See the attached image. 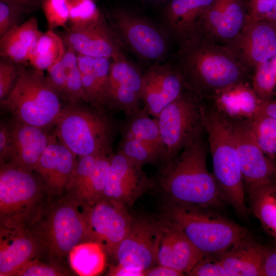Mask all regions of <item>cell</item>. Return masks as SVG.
I'll return each instance as SVG.
<instances>
[{
	"mask_svg": "<svg viewBox=\"0 0 276 276\" xmlns=\"http://www.w3.org/2000/svg\"><path fill=\"white\" fill-rule=\"evenodd\" d=\"M179 56L186 88L203 101L244 82L245 67L233 52L201 32L181 41Z\"/></svg>",
	"mask_w": 276,
	"mask_h": 276,
	"instance_id": "obj_1",
	"label": "cell"
},
{
	"mask_svg": "<svg viewBox=\"0 0 276 276\" xmlns=\"http://www.w3.org/2000/svg\"><path fill=\"white\" fill-rule=\"evenodd\" d=\"M208 142L203 137L157 168L154 188L165 201L220 209L224 201L213 173L208 169Z\"/></svg>",
	"mask_w": 276,
	"mask_h": 276,
	"instance_id": "obj_2",
	"label": "cell"
},
{
	"mask_svg": "<svg viewBox=\"0 0 276 276\" xmlns=\"http://www.w3.org/2000/svg\"><path fill=\"white\" fill-rule=\"evenodd\" d=\"M114 113L83 102L63 106L55 123V135L76 156H109L120 132Z\"/></svg>",
	"mask_w": 276,
	"mask_h": 276,
	"instance_id": "obj_3",
	"label": "cell"
},
{
	"mask_svg": "<svg viewBox=\"0 0 276 276\" xmlns=\"http://www.w3.org/2000/svg\"><path fill=\"white\" fill-rule=\"evenodd\" d=\"M159 218L181 231L205 255L220 256L248 235L245 227L210 207L164 200Z\"/></svg>",
	"mask_w": 276,
	"mask_h": 276,
	"instance_id": "obj_4",
	"label": "cell"
},
{
	"mask_svg": "<svg viewBox=\"0 0 276 276\" xmlns=\"http://www.w3.org/2000/svg\"><path fill=\"white\" fill-rule=\"evenodd\" d=\"M205 130L213 175L221 197L236 213L246 211L245 186L228 122L211 100L204 101Z\"/></svg>",
	"mask_w": 276,
	"mask_h": 276,
	"instance_id": "obj_5",
	"label": "cell"
},
{
	"mask_svg": "<svg viewBox=\"0 0 276 276\" xmlns=\"http://www.w3.org/2000/svg\"><path fill=\"white\" fill-rule=\"evenodd\" d=\"M28 229L54 259L65 258L76 245L88 241L83 208L67 196L43 204Z\"/></svg>",
	"mask_w": 276,
	"mask_h": 276,
	"instance_id": "obj_6",
	"label": "cell"
},
{
	"mask_svg": "<svg viewBox=\"0 0 276 276\" xmlns=\"http://www.w3.org/2000/svg\"><path fill=\"white\" fill-rule=\"evenodd\" d=\"M60 99L42 72L21 68L13 88L1 105L13 118L45 129L55 125L62 111Z\"/></svg>",
	"mask_w": 276,
	"mask_h": 276,
	"instance_id": "obj_7",
	"label": "cell"
},
{
	"mask_svg": "<svg viewBox=\"0 0 276 276\" xmlns=\"http://www.w3.org/2000/svg\"><path fill=\"white\" fill-rule=\"evenodd\" d=\"M44 191L40 179L32 172L10 164H1V226L28 228L43 205Z\"/></svg>",
	"mask_w": 276,
	"mask_h": 276,
	"instance_id": "obj_8",
	"label": "cell"
},
{
	"mask_svg": "<svg viewBox=\"0 0 276 276\" xmlns=\"http://www.w3.org/2000/svg\"><path fill=\"white\" fill-rule=\"evenodd\" d=\"M156 120L167 150L168 162L203 137L204 101L186 88L162 110Z\"/></svg>",
	"mask_w": 276,
	"mask_h": 276,
	"instance_id": "obj_9",
	"label": "cell"
},
{
	"mask_svg": "<svg viewBox=\"0 0 276 276\" xmlns=\"http://www.w3.org/2000/svg\"><path fill=\"white\" fill-rule=\"evenodd\" d=\"M88 241L99 243L106 255L114 256L127 235L132 217L124 204L103 198L90 205H82Z\"/></svg>",
	"mask_w": 276,
	"mask_h": 276,
	"instance_id": "obj_10",
	"label": "cell"
},
{
	"mask_svg": "<svg viewBox=\"0 0 276 276\" xmlns=\"http://www.w3.org/2000/svg\"><path fill=\"white\" fill-rule=\"evenodd\" d=\"M111 19L119 38L141 58L154 62L166 55L167 36L153 23L123 9L115 10Z\"/></svg>",
	"mask_w": 276,
	"mask_h": 276,
	"instance_id": "obj_11",
	"label": "cell"
},
{
	"mask_svg": "<svg viewBox=\"0 0 276 276\" xmlns=\"http://www.w3.org/2000/svg\"><path fill=\"white\" fill-rule=\"evenodd\" d=\"M225 117L232 132L246 190L275 181L276 165L259 146L249 120Z\"/></svg>",
	"mask_w": 276,
	"mask_h": 276,
	"instance_id": "obj_12",
	"label": "cell"
},
{
	"mask_svg": "<svg viewBox=\"0 0 276 276\" xmlns=\"http://www.w3.org/2000/svg\"><path fill=\"white\" fill-rule=\"evenodd\" d=\"M161 233L159 218L145 216L133 217L127 235L114 256L118 263L144 271L157 265Z\"/></svg>",
	"mask_w": 276,
	"mask_h": 276,
	"instance_id": "obj_13",
	"label": "cell"
},
{
	"mask_svg": "<svg viewBox=\"0 0 276 276\" xmlns=\"http://www.w3.org/2000/svg\"><path fill=\"white\" fill-rule=\"evenodd\" d=\"M142 74L124 55L113 60L101 107L124 115L140 109Z\"/></svg>",
	"mask_w": 276,
	"mask_h": 276,
	"instance_id": "obj_14",
	"label": "cell"
},
{
	"mask_svg": "<svg viewBox=\"0 0 276 276\" xmlns=\"http://www.w3.org/2000/svg\"><path fill=\"white\" fill-rule=\"evenodd\" d=\"M143 167L119 152H113L104 198L131 206L139 197L154 186L153 179L146 175Z\"/></svg>",
	"mask_w": 276,
	"mask_h": 276,
	"instance_id": "obj_15",
	"label": "cell"
},
{
	"mask_svg": "<svg viewBox=\"0 0 276 276\" xmlns=\"http://www.w3.org/2000/svg\"><path fill=\"white\" fill-rule=\"evenodd\" d=\"M186 89L183 77L170 65L153 64L143 73L140 91L143 108L153 118Z\"/></svg>",
	"mask_w": 276,
	"mask_h": 276,
	"instance_id": "obj_16",
	"label": "cell"
},
{
	"mask_svg": "<svg viewBox=\"0 0 276 276\" xmlns=\"http://www.w3.org/2000/svg\"><path fill=\"white\" fill-rule=\"evenodd\" d=\"M63 39L66 45L78 54L113 60L124 56L119 37L102 14L86 25L71 26L64 33Z\"/></svg>",
	"mask_w": 276,
	"mask_h": 276,
	"instance_id": "obj_17",
	"label": "cell"
},
{
	"mask_svg": "<svg viewBox=\"0 0 276 276\" xmlns=\"http://www.w3.org/2000/svg\"><path fill=\"white\" fill-rule=\"evenodd\" d=\"M110 155L79 157L66 188V196L82 205H92L103 198Z\"/></svg>",
	"mask_w": 276,
	"mask_h": 276,
	"instance_id": "obj_18",
	"label": "cell"
},
{
	"mask_svg": "<svg viewBox=\"0 0 276 276\" xmlns=\"http://www.w3.org/2000/svg\"><path fill=\"white\" fill-rule=\"evenodd\" d=\"M7 125L9 150L7 160L4 164L32 172L44 150L56 136L49 134L44 128L26 124L14 118Z\"/></svg>",
	"mask_w": 276,
	"mask_h": 276,
	"instance_id": "obj_19",
	"label": "cell"
},
{
	"mask_svg": "<svg viewBox=\"0 0 276 276\" xmlns=\"http://www.w3.org/2000/svg\"><path fill=\"white\" fill-rule=\"evenodd\" d=\"M227 47L241 63L255 68L276 53V24L266 20L246 24Z\"/></svg>",
	"mask_w": 276,
	"mask_h": 276,
	"instance_id": "obj_20",
	"label": "cell"
},
{
	"mask_svg": "<svg viewBox=\"0 0 276 276\" xmlns=\"http://www.w3.org/2000/svg\"><path fill=\"white\" fill-rule=\"evenodd\" d=\"M247 20L241 0H213L201 15L198 30L213 40L230 43Z\"/></svg>",
	"mask_w": 276,
	"mask_h": 276,
	"instance_id": "obj_21",
	"label": "cell"
},
{
	"mask_svg": "<svg viewBox=\"0 0 276 276\" xmlns=\"http://www.w3.org/2000/svg\"><path fill=\"white\" fill-rule=\"evenodd\" d=\"M76 162V156L54 140L44 150L34 171L49 195H60L66 190Z\"/></svg>",
	"mask_w": 276,
	"mask_h": 276,
	"instance_id": "obj_22",
	"label": "cell"
},
{
	"mask_svg": "<svg viewBox=\"0 0 276 276\" xmlns=\"http://www.w3.org/2000/svg\"><path fill=\"white\" fill-rule=\"evenodd\" d=\"M161 237L157 265L175 269L187 274L205 254L179 229L160 219Z\"/></svg>",
	"mask_w": 276,
	"mask_h": 276,
	"instance_id": "obj_23",
	"label": "cell"
},
{
	"mask_svg": "<svg viewBox=\"0 0 276 276\" xmlns=\"http://www.w3.org/2000/svg\"><path fill=\"white\" fill-rule=\"evenodd\" d=\"M41 250L27 228L1 226L0 276H15Z\"/></svg>",
	"mask_w": 276,
	"mask_h": 276,
	"instance_id": "obj_24",
	"label": "cell"
},
{
	"mask_svg": "<svg viewBox=\"0 0 276 276\" xmlns=\"http://www.w3.org/2000/svg\"><path fill=\"white\" fill-rule=\"evenodd\" d=\"M267 247L248 235L219 256L228 276H263Z\"/></svg>",
	"mask_w": 276,
	"mask_h": 276,
	"instance_id": "obj_25",
	"label": "cell"
},
{
	"mask_svg": "<svg viewBox=\"0 0 276 276\" xmlns=\"http://www.w3.org/2000/svg\"><path fill=\"white\" fill-rule=\"evenodd\" d=\"M213 0H171L162 12L168 32L180 41L198 32L200 18Z\"/></svg>",
	"mask_w": 276,
	"mask_h": 276,
	"instance_id": "obj_26",
	"label": "cell"
},
{
	"mask_svg": "<svg viewBox=\"0 0 276 276\" xmlns=\"http://www.w3.org/2000/svg\"><path fill=\"white\" fill-rule=\"evenodd\" d=\"M226 117L250 120L257 113L262 102L254 90L242 82L219 92L209 99Z\"/></svg>",
	"mask_w": 276,
	"mask_h": 276,
	"instance_id": "obj_27",
	"label": "cell"
},
{
	"mask_svg": "<svg viewBox=\"0 0 276 276\" xmlns=\"http://www.w3.org/2000/svg\"><path fill=\"white\" fill-rule=\"evenodd\" d=\"M41 33L37 18L31 17L1 37V56L17 63L29 61Z\"/></svg>",
	"mask_w": 276,
	"mask_h": 276,
	"instance_id": "obj_28",
	"label": "cell"
},
{
	"mask_svg": "<svg viewBox=\"0 0 276 276\" xmlns=\"http://www.w3.org/2000/svg\"><path fill=\"white\" fill-rule=\"evenodd\" d=\"M151 116L142 108L124 115L120 120V136L134 139L160 153L167 162V150L162 140L156 118Z\"/></svg>",
	"mask_w": 276,
	"mask_h": 276,
	"instance_id": "obj_29",
	"label": "cell"
},
{
	"mask_svg": "<svg viewBox=\"0 0 276 276\" xmlns=\"http://www.w3.org/2000/svg\"><path fill=\"white\" fill-rule=\"evenodd\" d=\"M246 191L251 213L265 231L276 239V181Z\"/></svg>",
	"mask_w": 276,
	"mask_h": 276,
	"instance_id": "obj_30",
	"label": "cell"
},
{
	"mask_svg": "<svg viewBox=\"0 0 276 276\" xmlns=\"http://www.w3.org/2000/svg\"><path fill=\"white\" fill-rule=\"evenodd\" d=\"M106 255L99 243L86 241L74 247L68 257L71 267L77 274L81 276H95L104 270Z\"/></svg>",
	"mask_w": 276,
	"mask_h": 276,
	"instance_id": "obj_31",
	"label": "cell"
},
{
	"mask_svg": "<svg viewBox=\"0 0 276 276\" xmlns=\"http://www.w3.org/2000/svg\"><path fill=\"white\" fill-rule=\"evenodd\" d=\"M66 50L63 39L50 30L39 37L29 62L37 71H48L62 58Z\"/></svg>",
	"mask_w": 276,
	"mask_h": 276,
	"instance_id": "obj_32",
	"label": "cell"
},
{
	"mask_svg": "<svg viewBox=\"0 0 276 276\" xmlns=\"http://www.w3.org/2000/svg\"><path fill=\"white\" fill-rule=\"evenodd\" d=\"M117 151L142 166L149 164L158 168L166 163L160 153L134 139L120 136Z\"/></svg>",
	"mask_w": 276,
	"mask_h": 276,
	"instance_id": "obj_33",
	"label": "cell"
},
{
	"mask_svg": "<svg viewBox=\"0 0 276 276\" xmlns=\"http://www.w3.org/2000/svg\"><path fill=\"white\" fill-rule=\"evenodd\" d=\"M259 146L270 158L276 157V120L261 113L249 120Z\"/></svg>",
	"mask_w": 276,
	"mask_h": 276,
	"instance_id": "obj_34",
	"label": "cell"
},
{
	"mask_svg": "<svg viewBox=\"0 0 276 276\" xmlns=\"http://www.w3.org/2000/svg\"><path fill=\"white\" fill-rule=\"evenodd\" d=\"M252 88L258 98L264 101L276 95V53L255 68Z\"/></svg>",
	"mask_w": 276,
	"mask_h": 276,
	"instance_id": "obj_35",
	"label": "cell"
},
{
	"mask_svg": "<svg viewBox=\"0 0 276 276\" xmlns=\"http://www.w3.org/2000/svg\"><path fill=\"white\" fill-rule=\"evenodd\" d=\"M78 66L80 73L85 102L100 107L101 95L94 70V57L78 54Z\"/></svg>",
	"mask_w": 276,
	"mask_h": 276,
	"instance_id": "obj_36",
	"label": "cell"
},
{
	"mask_svg": "<svg viewBox=\"0 0 276 276\" xmlns=\"http://www.w3.org/2000/svg\"><path fill=\"white\" fill-rule=\"evenodd\" d=\"M77 65L76 52L66 46L62 58L47 71L48 75L47 78L60 97L71 71Z\"/></svg>",
	"mask_w": 276,
	"mask_h": 276,
	"instance_id": "obj_37",
	"label": "cell"
},
{
	"mask_svg": "<svg viewBox=\"0 0 276 276\" xmlns=\"http://www.w3.org/2000/svg\"><path fill=\"white\" fill-rule=\"evenodd\" d=\"M101 14L94 0H70L69 20L72 26L86 25Z\"/></svg>",
	"mask_w": 276,
	"mask_h": 276,
	"instance_id": "obj_38",
	"label": "cell"
},
{
	"mask_svg": "<svg viewBox=\"0 0 276 276\" xmlns=\"http://www.w3.org/2000/svg\"><path fill=\"white\" fill-rule=\"evenodd\" d=\"M70 0H42L41 7L49 28L64 27L69 20Z\"/></svg>",
	"mask_w": 276,
	"mask_h": 276,
	"instance_id": "obj_39",
	"label": "cell"
},
{
	"mask_svg": "<svg viewBox=\"0 0 276 276\" xmlns=\"http://www.w3.org/2000/svg\"><path fill=\"white\" fill-rule=\"evenodd\" d=\"M25 10L8 0H0V37L18 26Z\"/></svg>",
	"mask_w": 276,
	"mask_h": 276,
	"instance_id": "obj_40",
	"label": "cell"
},
{
	"mask_svg": "<svg viewBox=\"0 0 276 276\" xmlns=\"http://www.w3.org/2000/svg\"><path fill=\"white\" fill-rule=\"evenodd\" d=\"M66 270L58 266L33 259L26 263L15 276H61L67 275Z\"/></svg>",
	"mask_w": 276,
	"mask_h": 276,
	"instance_id": "obj_41",
	"label": "cell"
},
{
	"mask_svg": "<svg viewBox=\"0 0 276 276\" xmlns=\"http://www.w3.org/2000/svg\"><path fill=\"white\" fill-rule=\"evenodd\" d=\"M204 255L187 274L190 276H228L220 259Z\"/></svg>",
	"mask_w": 276,
	"mask_h": 276,
	"instance_id": "obj_42",
	"label": "cell"
},
{
	"mask_svg": "<svg viewBox=\"0 0 276 276\" xmlns=\"http://www.w3.org/2000/svg\"><path fill=\"white\" fill-rule=\"evenodd\" d=\"M14 62L6 59L1 58L0 61V100L2 101L10 93L16 82L18 68Z\"/></svg>",
	"mask_w": 276,
	"mask_h": 276,
	"instance_id": "obj_43",
	"label": "cell"
},
{
	"mask_svg": "<svg viewBox=\"0 0 276 276\" xmlns=\"http://www.w3.org/2000/svg\"><path fill=\"white\" fill-rule=\"evenodd\" d=\"M275 3L276 0H250L249 14L246 24L264 20L273 10Z\"/></svg>",
	"mask_w": 276,
	"mask_h": 276,
	"instance_id": "obj_44",
	"label": "cell"
},
{
	"mask_svg": "<svg viewBox=\"0 0 276 276\" xmlns=\"http://www.w3.org/2000/svg\"><path fill=\"white\" fill-rule=\"evenodd\" d=\"M263 276H276V246L267 247L264 262Z\"/></svg>",
	"mask_w": 276,
	"mask_h": 276,
	"instance_id": "obj_45",
	"label": "cell"
},
{
	"mask_svg": "<svg viewBox=\"0 0 276 276\" xmlns=\"http://www.w3.org/2000/svg\"><path fill=\"white\" fill-rule=\"evenodd\" d=\"M9 144V130L7 123L1 122L0 126V162L5 163L8 158Z\"/></svg>",
	"mask_w": 276,
	"mask_h": 276,
	"instance_id": "obj_46",
	"label": "cell"
},
{
	"mask_svg": "<svg viewBox=\"0 0 276 276\" xmlns=\"http://www.w3.org/2000/svg\"><path fill=\"white\" fill-rule=\"evenodd\" d=\"M144 276H182L183 272L171 267L155 265L144 271Z\"/></svg>",
	"mask_w": 276,
	"mask_h": 276,
	"instance_id": "obj_47",
	"label": "cell"
},
{
	"mask_svg": "<svg viewBox=\"0 0 276 276\" xmlns=\"http://www.w3.org/2000/svg\"><path fill=\"white\" fill-rule=\"evenodd\" d=\"M144 271L131 269L118 263L110 266L107 275L111 276H144Z\"/></svg>",
	"mask_w": 276,
	"mask_h": 276,
	"instance_id": "obj_48",
	"label": "cell"
},
{
	"mask_svg": "<svg viewBox=\"0 0 276 276\" xmlns=\"http://www.w3.org/2000/svg\"><path fill=\"white\" fill-rule=\"evenodd\" d=\"M257 113L266 115L276 120V96L262 101L256 114Z\"/></svg>",
	"mask_w": 276,
	"mask_h": 276,
	"instance_id": "obj_49",
	"label": "cell"
},
{
	"mask_svg": "<svg viewBox=\"0 0 276 276\" xmlns=\"http://www.w3.org/2000/svg\"><path fill=\"white\" fill-rule=\"evenodd\" d=\"M23 8L26 13L34 10L42 2L40 0H8Z\"/></svg>",
	"mask_w": 276,
	"mask_h": 276,
	"instance_id": "obj_50",
	"label": "cell"
},
{
	"mask_svg": "<svg viewBox=\"0 0 276 276\" xmlns=\"http://www.w3.org/2000/svg\"><path fill=\"white\" fill-rule=\"evenodd\" d=\"M264 20L276 24V3L272 11L269 14Z\"/></svg>",
	"mask_w": 276,
	"mask_h": 276,
	"instance_id": "obj_51",
	"label": "cell"
},
{
	"mask_svg": "<svg viewBox=\"0 0 276 276\" xmlns=\"http://www.w3.org/2000/svg\"><path fill=\"white\" fill-rule=\"evenodd\" d=\"M146 2L153 3V4H159L167 0H144Z\"/></svg>",
	"mask_w": 276,
	"mask_h": 276,
	"instance_id": "obj_52",
	"label": "cell"
}]
</instances>
